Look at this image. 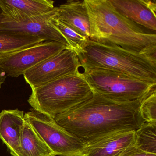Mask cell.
<instances>
[{
	"label": "cell",
	"instance_id": "obj_3",
	"mask_svg": "<svg viewBox=\"0 0 156 156\" xmlns=\"http://www.w3.org/2000/svg\"><path fill=\"white\" fill-rule=\"evenodd\" d=\"M76 55L81 68L106 69L156 84V57L90 39Z\"/></svg>",
	"mask_w": 156,
	"mask_h": 156
},
{
	"label": "cell",
	"instance_id": "obj_18",
	"mask_svg": "<svg viewBox=\"0 0 156 156\" xmlns=\"http://www.w3.org/2000/svg\"><path fill=\"white\" fill-rule=\"evenodd\" d=\"M53 24L66 40L69 48L74 51L76 54L82 51L85 42L87 40L86 38L59 20L57 16L54 20Z\"/></svg>",
	"mask_w": 156,
	"mask_h": 156
},
{
	"label": "cell",
	"instance_id": "obj_14",
	"mask_svg": "<svg viewBox=\"0 0 156 156\" xmlns=\"http://www.w3.org/2000/svg\"><path fill=\"white\" fill-rule=\"evenodd\" d=\"M57 19L87 39H90L91 24L84 1L71 0L60 5Z\"/></svg>",
	"mask_w": 156,
	"mask_h": 156
},
{
	"label": "cell",
	"instance_id": "obj_5",
	"mask_svg": "<svg viewBox=\"0 0 156 156\" xmlns=\"http://www.w3.org/2000/svg\"><path fill=\"white\" fill-rule=\"evenodd\" d=\"M81 72L94 93L114 101L141 100L156 90V84L106 69L82 68Z\"/></svg>",
	"mask_w": 156,
	"mask_h": 156
},
{
	"label": "cell",
	"instance_id": "obj_12",
	"mask_svg": "<svg viewBox=\"0 0 156 156\" xmlns=\"http://www.w3.org/2000/svg\"><path fill=\"white\" fill-rule=\"evenodd\" d=\"M25 120L24 112L18 109L0 113V139L12 156H18L20 149L21 134Z\"/></svg>",
	"mask_w": 156,
	"mask_h": 156
},
{
	"label": "cell",
	"instance_id": "obj_1",
	"mask_svg": "<svg viewBox=\"0 0 156 156\" xmlns=\"http://www.w3.org/2000/svg\"><path fill=\"white\" fill-rule=\"evenodd\" d=\"M143 99L118 102L94 93L89 100L54 119L87 145L115 133L137 130L145 122L140 111Z\"/></svg>",
	"mask_w": 156,
	"mask_h": 156
},
{
	"label": "cell",
	"instance_id": "obj_16",
	"mask_svg": "<svg viewBox=\"0 0 156 156\" xmlns=\"http://www.w3.org/2000/svg\"><path fill=\"white\" fill-rule=\"evenodd\" d=\"M45 41L30 34L0 31V58Z\"/></svg>",
	"mask_w": 156,
	"mask_h": 156
},
{
	"label": "cell",
	"instance_id": "obj_9",
	"mask_svg": "<svg viewBox=\"0 0 156 156\" xmlns=\"http://www.w3.org/2000/svg\"><path fill=\"white\" fill-rule=\"evenodd\" d=\"M57 14L58 7L43 15L24 20H12L0 13V31L30 34L42 38L45 41L61 43L69 48L64 37L54 25L53 20Z\"/></svg>",
	"mask_w": 156,
	"mask_h": 156
},
{
	"label": "cell",
	"instance_id": "obj_10",
	"mask_svg": "<svg viewBox=\"0 0 156 156\" xmlns=\"http://www.w3.org/2000/svg\"><path fill=\"white\" fill-rule=\"evenodd\" d=\"M121 15L152 32L156 30V3L148 0H108Z\"/></svg>",
	"mask_w": 156,
	"mask_h": 156
},
{
	"label": "cell",
	"instance_id": "obj_11",
	"mask_svg": "<svg viewBox=\"0 0 156 156\" xmlns=\"http://www.w3.org/2000/svg\"><path fill=\"white\" fill-rule=\"evenodd\" d=\"M135 142V131L112 134L87 145L81 156H119Z\"/></svg>",
	"mask_w": 156,
	"mask_h": 156
},
{
	"label": "cell",
	"instance_id": "obj_6",
	"mask_svg": "<svg viewBox=\"0 0 156 156\" xmlns=\"http://www.w3.org/2000/svg\"><path fill=\"white\" fill-rule=\"evenodd\" d=\"M54 156H81L86 147L81 140L56 123L54 118L32 109L24 115Z\"/></svg>",
	"mask_w": 156,
	"mask_h": 156
},
{
	"label": "cell",
	"instance_id": "obj_8",
	"mask_svg": "<svg viewBox=\"0 0 156 156\" xmlns=\"http://www.w3.org/2000/svg\"><path fill=\"white\" fill-rule=\"evenodd\" d=\"M67 48L56 41H44L0 58V65L8 76L18 77L28 70Z\"/></svg>",
	"mask_w": 156,
	"mask_h": 156
},
{
	"label": "cell",
	"instance_id": "obj_13",
	"mask_svg": "<svg viewBox=\"0 0 156 156\" xmlns=\"http://www.w3.org/2000/svg\"><path fill=\"white\" fill-rule=\"evenodd\" d=\"M51 0H0L1 13L13 20H24L47 13L54 9Z\"/></svg>",
	"mask_w": 156,
	"mask_h": 156
},
{
	"label": "cell",
	"instance_id": "obj_20",
	"mask_svg": "<svg viewBox=\"0 0 156 156\" xmlns=\"http://www.w3.org/2000/svg\"><path fill=\"white\" fill-rule=\"evenodd\" d=\"M119 156H156V154L144 152L134 145L127 149Z\"/></svg>",
	"mask_w": 156,
	"mask_h": 156
},
{
	"label": "cell",
	"instance_id": "obj_4",
	"mask_svg": "<svg viewBox=\"0 0 156 156\" xmlns=\"http://www.w3.org/2000/svg\"><path fill=\"white\" fill-rule=\"evenodd\" d=\"M94 92L80 71L32 89L33 109L54 118L92 98Z\"/></svg>",
	"mask_w": 156,
	"mask_h": 156
},
{
	"label": "cell",
	"instance_id": "obj_17",
	"mask_svg": "<svg viewBox=\"0 0 156 156\" xmlns=\"http://www.w3.org/2000/svg\"><path fill=\"white\" fill-rule=\"evenodd\" d=\"M134 146L144 152L156 154V123L144 122L135 131Z\"/></svg>",
	"mask_w": 156,
	"mask_h": 156
},
{
	"label": "cell",
	"instance_id": "obj_21",
	"mask_svg": "<svg viewBox=\"0 0 156 156\" xmlns=\"http://www.w3.org/2000/svg\"><path fill=\"white\" fill-rule=\"evenodd\" d=\"M7 75L3 68L0 65V89L1 88L2 84L4 83L7 77Z\"/></svg>",
	"mask_w": 156,
	"mask_h": 156
},
{
	"label": "cell",
	"instance_id": "obj_19",
	"mask_svg": "<svg viewBox=\"0 0 156 156\" xmlns=\"http://www.w3.org/2000/svg\"><path fill=\"white\" fill-rule=\"evenodd\" d=\"M140 111L145 122L156 123V90L151 92L142 100Z\"/></svg>",
	"mask_w": 156,
	"mask_h": 156
},
{
	"label": "cell",
	"instance_id": "obj_7",
	"mask_svg": "<svg viewBox=\"0 0 156 156\" xmlns=\"http://www.w3.org/2000/svg\"><path fill=\"white\" fill-rule=\"evenodd\" d=\"M81 64L74 51L66 48L32 67L23 77L31 89L80 71Z\"/></svg>",
	"mask_w": 156,
	"mask_h": 156
},
{
	"label": "cell",
	"instance_id": "obj_2",
	"mask_svg": "<svg viewBox=\"0 0 156 156\" xmlns=\"http://www.w3.org/2000/svg\"><path fill=\"white\" fill-rule=\"evenodd\" d=\"M91 24L90 40L156 57V34L119 13L108 0H84Z\"/></svg>",
	"mask_w": 156,
	"mask_h": 156
},
{
	"label": "cell",
	"instance_id": "obj_15",
	"mask_svg": "<svg viewBox=\"0 0 156 156\" xmlns=\"http://www.w3.org/2000/svg\"><path fill=\"white\" fill-rule=\"evenodd\" d=\"M17 156H54L52 151L26 120L22 129L20 149Z\"/></svg>",
	"mask_w": 156,
	"mask_h": 156
}]
</instances>
